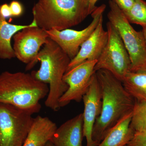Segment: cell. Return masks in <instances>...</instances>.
Here are the masks:
<instances>
[{
  "mask_svg": "<svg viewBox=\"0 0 146 146\" xmlns=\"http://www.w3.org/2000/svg\"><path fill=\"white\" fill-rule=\"evenodd\" d=\"M109 22L119 34L131 60L130 71L146 69V46L142 31L131 25L125 15L113 0L109 1Z\"/></svg>",
  "mask_w": 146,
  "mask_h": 146,
  "instance_id": "obj_5",
  "label": "cell"
},
{
  "mask_svg": "<svg viewBox=\"0 0 146 146\" xmlns=\"http://www.w3.org/2000/svg\"><path fill=\"white\" fill-rule=\"evenodd\" d=\"M45 146H54V145L52 143L51 141H49L46 144V145Z\"/></svg>",
  "mask_w": 146,
  "mask_h": 146,
  "instance_id": "obj_26",
  "label": "cell"
},
{
  "mask_svg": "<svg viewBox=\"0 0 146 146\" xmlns=\"http://www.w3.org/2000/svg\"><path fill=\"white\" fill-rule=\"evenodd\" d=\"M0 14L6 19L12 17L9 5L4 3L0 5Z\"/></svg>",
  "mask_w": 146,
  "mask_h": 146,
  "instance_id": "obj_23",
  "label": "cell"
},
{
  "mask_svg": "<svg viewBox=\"0 0 146 146\" xmlns=\"http://www.w3.org/2000/svg\"><path fill=\"white\" fill-rule=\"evenodd\" d=\"M118 7L123 13L127 12L131 8L135 0H113Z\"/></svg>",
  "mask_w": 146,
  "mask_h": 146,
  "instance_id": "obj_22",
  "label": "cell"
},
{
  "mask_svg": "<svg viewBox=\"0 0 146 146\" xmlns=\"http://www.w3.org/2000/svg\"><path fill=\"white\" fill-rule=\"evenodd\" d=\"M83 113L66 121L56 130L50 141L54 146H83Z\"/></svg>",
  "mask_w": 146,
  "mask_h": 146,
  "instance_id": "obj_13",
  "label": "cell"
},
{
  "mask_svg": "<svg viewBox=\"0 0 146 146\" xmlns=\"http://www.w3.org/2000/svg\"><path fill=\"white\" fill-rule=\"evenodd\" d=\"M126 91L137 101H146V69L129 71L123 79Z\"/></svg>",
  "mask_w": 146,
  "mask_h": 146,
  "instance_id": "obj_17",
  "label": "cell"
},
{
  "mask_svg": "<svg viewBox=\"0 0 146 146\" xmlns=\"http://www.w3.org/2000/svg\"><path fill=\"white\" fill-rule=\"evenodd\" d=\"M12 17H18L21 16L23 13L24 9L20 2L14 0L9 5Z\"/></svg>",
  "mask_w": 146,
  "mask_h": 146,
  "instance_id": "obj_21",
  "label": "cell"
},
{
  "mask_svg": "<svg viewBox=\"0 0 146 146\" xmlns=\"http://www.w3.org/2000/svg\"><path fill=\"white\" fill-rule=\"evenodd\" d=\"M96 74L102 95L101 112L92 131L94 146H98L111 129L132 112L136 100L110 72L100 70Z\"/></svg>",
  "mask_w": 146,
  "mask_h": 146,
  "instance_id": "obj_1",
  "label": "cell"
},
{
  "mask_svg": "<svg viewBox=\"0 0 146 146\" xmlns=\"http://www.w3.org/2000/svg\"><path fill=\"white\" fill-rule=\"evenodd\" d=\"M132 113L125 116L115 126L98 146H125L135 131L130 126Z\"/></svg>",
  "mask_w": 146,
  "mask_h": 146,
  "instance_id": "obj_15",
  "label": "cell"
},
{
  "mask_svg": "<svg viewBox=\"0 0 146 146\" xmlns=\"http://www.w3.org/2000/svg\"><path fill=\"white\" fill-rule=\"evenodd\" d=\"M103 17L92 34L82 44L78 53L71 60L67 71L87 60H98L108 40V33L103 27Z\"/></svg>",
  "mask_w": 146,
  "mask_h": 146,
  "instance_id": "obj_12",
  "label": "cell"
},
{
  "mask_svg": "<svg viewBox=\"0 0 146 146\" xmlns=\"http://www.w3.org/2000/svg\"><path fill=\"white\" fill-rule=\"evenodd\" d=\"M56 124L47 117L37 116L23 146H45L57 129Z\"/></svg>",
  "mask_w": 146,
  "mask_h": 146,
  "instance_id": "obj_14",
  "label": "cell"
},
{
  "mask_svg": "<svg viewBox=\"0 0 146 146\" xmlns=\"http://www.w3.org/2000/svg\"><path fill=\"white\" fill-rule=\"evenodd\" d=\"M46 31L37 26L33 20L27 27L21 30L13 35V48L15 56L27 64L26 70L31 66L48 39Z\"/></svg>",
  "mask_w": 146,
  "mask_h": 146,
  "instance_id": "obj_8",
  "label": "cell"
},
{
  "mask_svg": "<svg viewBox=\"0 0 146 146\" xmlns=\"http://www.w3.org/2000/svg\"><path fill=\"white\" fill-rule=\"evenodd\" d=\"M130 126L135 132L146 131V101L136 100Z\"/></svg>",
  "mask_w": 146,
  "mask_h": 146,
  "instance_id": "obj_18",
  "label": "cell"
},
{
  "mask_svg": "<svg viewBox=\"0 0 146 146\" xmlns=\"http://www.w3.org/2000/svg\"><path fill=\"white\" fill-rule=\"evenodd\" d=\"M125 146H146V131L135 132L133 138Z\"/></svg>",
  "mask_w": 146,
  "mask_h": 146,
  "instance_id": "obj_20",
  "label": "cell"
},
{
  "mask_svg": "<svg viewBox=\"0 0 146 146\" xmlns=\"http://www.w3.org/2000/svg\"><path fill=\"white\" fill-rule=\"evenodd\" d=\"M98 1V0H89V8L91 13L97 7L96 6V5Z\"/></svg>",
  "mask_w": 146,
  "mask_h": 146,
  "instance_id": "obj_24",
  "label": "cell"
},
{
  "mask_svg": "<svg viewBox=\"0 0 146 146\" xmlns=\"http://www.w3.org/2000/svg\"><path fill=\"white\" fill-rule=\"evenodd\" d=\"M98 60H87L67 71L63 80L67 85V91L59 101L60 108L64 107L71 102H80L82 100L91 83L94 68Z\"/></svg>",
  "mask_w": 146,
  "mask_h": 146,
  "instance_id": "obj_10",
  "label": "cell"
},
{
  "mask_svg": "<svg viewBox=\"0 0 146 146\" xmlns=\"http://www.w3.org/2000/svg\"><path fill=\"white\" fill-rule=\"evenodd\" d=\"M32 13L37 26L46 31L69 29L91 14L89 0H38Z\"/></svg>",
  "mask_w": 146,
  "mask_h": 146,
  "instance_id": "obj_4",
  "label": "cell"
},
{
  "mask_svg": "<svg viewBox=\"0 0 146 146\" xmlns=\"http://www.w3.org/2000/svg\"><path fill=\"white\" fill-rule=\"evenodd\" d=\"M28 25H17L9 23L0 14V58L11 59L16 57L11 39L18 32L27 27Z\"/></svg>",
  "mask_w": 146,
  "mask_h": 146,
  "instance_id": "obj_16",
  "label": "cell"
},
{
  "mask_svg": "<svg viewBox=\"0 0 146 146\" xmlns=\"http://www.w3.org/2000/svg\"><path fill=\"white\" fill-rule=\"evenodd\" d=\"M46 84L36 79L31 74L5 71L0 74V102L19 108L40 111L39 101L47 96Z\"/></svg>",
  "mask_w": 146,
  "mask_h": 146,
  "instance_id": "obj_3",
  "label": "cell"
},
{
  "mask_svg": "<svg viewBox=\"0 0 146 146\" xmlns=\"http://www.w3.org/2000/svg\"><path fill=\"white\" fill-rule=\"evenodd\" d=\"M123 13L130 23L146 26V2L144 0H135L131 8Z\"/></svg>",
  "mask_w": 146,
  "mask_h": 146,
  "instance_id": "obj_19",
  "label": "cell"
},
{
  "mask_svg": "<svg viewBox=\"0 0 146 146\" xmlns=\"http://www.w3.org/2000/svg\"><path fill=\"white\" fill-rule=\"evenodd\" d=\"M71 60L58 45L48 38L30 68V70L38 61L40 62L39 70L31 74L36 79L49 84V91L45 105L54 111L60 109L59 100L68 90V85L63 77Z\"/></svg>",
  "mask_w": 146,
  "mask_h": 146,
  "instance_id": "obj_2",
  "label": "cell"
},
{
  "mask_svg": "<svg viewBox=\"0 0 146 146\" xmlns=\"http://www.w3.org/2000/svg\"><path fill=\"white\" fill-rule=\"evenodd\" d=\"M35 113L0 102V146H23L32 125Z\"/></svg>",
  "mask_w": 146,
  "mask_h": 146,
  "instance_id": "obj_6",
  "label": "cell"
},
{
  "mask_svg": "<svg viewBox=\"0 0 146 146\" xmlns=\"http://www.w3.org/2000/svg\"><path fill=\"white\" fill-rule=\"evenodd\" d=\"M84 104L83 117V135L86 138V146H94L92 135L96 120L101 112V90L96 73L93 75L87 92L83 96Z\"/></svg>",
  "mask_w": 146,
  "mask_h": 146,
  "instance_id": "obj_11",
  "label": "cell"
},
{
  "mask_svg": "<svg viewBox=\"0 0 146 146\" xmlns=\"http://www.w3.org/2000/svg\"><path fill=\"white\" fill-rule=\"evenodd\" d=\"M143 30H142V32H143V36L144 39H145V43L146 46V26L143 27Z\"/></svg>",
  "mask_w": 146,
  "mask_h": 146,
  "instance_id": "obj_25",
  "label": "cell"
},
{
  "mask_svg": "<svg viewBox=\"0 0 146 146\" xmlns=\"http://www.w3.org/2000/svg\"><path fill=\"white\" fill-rule=\"evenodd\" d=\"M106 8L105 4L98 7L91 13L93 20L88 26L80 31L66 29L61 31H46L49 38L54 41L70 58L73 59L78 53L80 47L98 26L103 17Z\"/></svg>",
  "mask_w": 146,
  "mask_h": 146,
  "instance_id": "obj_9",
  "label": "cell"
},
{
  "mask_svg": "<svg viewBox=\"0 0 146 146\" xmlns=\"http://www.w3.org/2000/svg\"><path fill=\"white\" fill-rule=\"evenodd\" d=\"M106 27L108 40L94 70L95 72L100 70H106L122 82L130 71V58L117 30L109 22Z\"/></svg>",
  "mask_w": 146,
  "mask_h": 146,
  "instance_id": "obj_7",
  "label": "cell"
}]
</instances>
